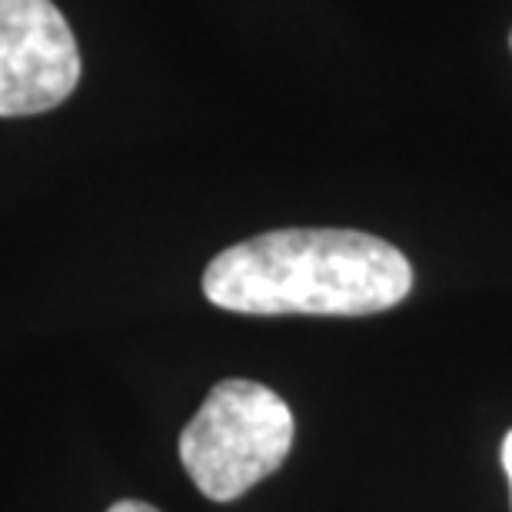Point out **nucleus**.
<instances>
[{
    "instance_id": "obj_1",
    "label": "nucleus",
    "mask_w": 512,
    "mask_h": 512,
    "mask_svg": "<svg viewBox=\"0 0 512 512\" xmlns=\"http://www.w3.org/2000/svg\"><path fill=\"white\" fill-rule=\"evenodd\" d=\"M413 290L393 243L360 230H273L213 256L203 293L247 316H373Z\"/></svg>"
},
{
    "instance_id": "obj_2",
    "label": "nucleus",
    "mask_w": 512,
    "mask_h": 512,
    "mask_svg": "<svg viewBox=\"0 0 512 512\" xmlns=\"http://www.w3.org/2000/svg\"><path fill=\"white\" fill-rule=\"evenodd\" d=\"M296 439L293 409L253 380H223L180 433V463L213 503H233L273 476Z\"/></svg>"
},
{
    "instance_id": "obj_3",
    "label": "nucleus",
    "mask_w": 512,
    "mask_h": 512,
    "mask_svg": "<svg viewBox=\"0 0 512 512\" xmlns=\"http://www.w3.org/2000/svg\"><path fill=\"white\" fill-rule=\"evenodd\" d=\"M80 70L77 37L54 0H0V117L60 107Z\"/></svg>"
},
{
    "instance_id": "obj_4",
    "label": "nucleus",
    "mask_w": 512,
    "mask_h": 512,
    "mask_svg": "<svg viewBox=\"0 0 512 512\" xmlns=\"http://www.w3.org/2000/svg\"><path fill=\"white\" fill-rule=\"evenodd\" d=\"M107 512H160V509H153L150 503H140V499H120V503H114Z\"/></svg>"
},
{
    "instance_id": "obj_5",
    "label": "nucleus",
    "mask_w": 512,
    "mask_h": 512,
    "mask_svg": "<svg viewBox=\"0 0 512 512\" xmlns=\"http://www.w3.org/2000/svg\"><path fill=\"white\" fill-rule=\"evenodd\" d=\"M503 469H506V476H509V489H512V429H509L506 439H503Z\"/></svg>"
},
{
    "instance_id": "obj_6",
    "label": "nucleus",
    "mask_w": 512,
    "mask_h": 512,
    "mask_svg": "<svg viewBox=\"0 0 512 512\" xmlns=\"http://www.w3.org/2000/svg\"><path fill=\"white\" fill-rule=\"evenodd\" d=\"M509 47H512V34H509Z\"/></svg>"
}]
</instances>
